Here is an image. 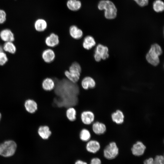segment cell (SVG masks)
<instances>
[{
    "instance_id": "24",
    "label": "cell",
    "mask_w": 164,
    "mask_h": 164,
    "mask_svg": "<svg viewBox=\"0 0 164 164\" xmlns=\"http://www.w3.org/2000/svg\"><path fill=\"white\" fill-rule=\"evenodd\" d=\"M64 74L68 80L75 83L79 80L80 75V74L70 72L68 70L65 71Z\"/></svg>"
},
{
    "instance_id": "13",
    "label": "cell",
    "mask_w": 164,
    "mask_h": 164,
    "mask_svg": "<svg viewBox=\"0 0 164 164\" xmlns=\"http://www.w3.org/2000/svg\"><path fill=\"white\" fill-rule=\"evenodd\" d=\"M42 56L44 62L50 63L54 60L55 54L54 51L52 49H47L43 51Z\"/></svg>"
},
{
    "instance_id": "27",
    "label": "cell",
    "mask_w": 164,
    "mask_h": 164,
    "mask_svg": "<svg viewBox=\"0 0 164 164\" xmlns=\"http://www.w3.org/2000/svg\"><path fill=\"white\" fill-rule=\"evenodd\" d=\"M68 71L70 72L80 74L81 67L79 63L75 62L72 63Z\"/></svg>"
},
{
    "instance_id": "22",
    "label": "cell",
    "mask_w": 164,
    "mask_h": 164,
    "mask_svg": "<svg viewBox=\"0 0 164 164\" xmlns=\"http://www.w3.org/2000/svg\"><path fill=\"white\" fill-rule=\"evenodd\" d=\"M36 30L38 32H43L47 28V23L46 21L43 19L37 20L34 24Z\"/></svg>"
},
{
    "instance_id": "19",
    "label": "cell",
    "mask_w": 164,
    "mask_h": 164,
    "mask_svg": "<svg viewBox=\"0 0 164 164\" xmlns=\"http://www.w3.org/2000/svg\"><path fill=\"white\" fill-rule=\"evenodd\" d=\"M25 107L26 111L31 113L35 112L38 109L37 103L31 99L26 101Z\"/></svg>"
},
{
    "instance_id": "6",
    "label": "cell",
    "mask_w": 164,
    "mask_h": 164,
    "mask_svg": "<svg viewBox=\"0 0 164 164\" xmlns=\"http://www.w3.org/2000/svg\"><path fill=\"white\" fill-rule=\"evenodd\" d=\"M80 119L83 124L86 125H91L94 121V114L91 111H84L81 113Z\"/></svg>"
},
{
    "instance_id": "3",
    "label": "cell",
    "mask_w": 164,
    "mask_h": 164,
    "mask_svg": "<svg viewBox=\"0 0 164 164\" xmlns=\"http://www.w3.org/2000/svg\"><path fill=\"white\" fill-rule=\"evenodd\" d=\"M17 148L15 142L12 140H8L0 144V155L9 157L15 153Z\"/></svg>"
},
{
    "instance_id": "16",
    "label": "cell",
    "mask_w": 164,
    "mask_h": 164,
    "mask_svg": "<svg viewBox=\"0 0 164 164\" xmlns=\"http://www.w3.org/2000/svg\"><path fill=\"white\" fill-rule=\"evenodd\" d=\"M96 44L94 37L91 36H86L83 41L82 45L84 48L87 50L91 49Z\"/></svg>"
},
{
    "instance_id": "2",
    "label": "cell",
    "mask_w": 164,
    "mask_h": 164,
    "mask_svg": "<svg viewBox=\"0 0 164 164\" xmlns=\"http://www.w3.org/2000/svg\"><path fill=\"white\" fill-rule=\"evenodd\" d=\"M161 46L158 44H152L146 56L148 62L153 66H157L159 63V56L162 53Z\"/></svg>"
},
{
    "instance_id": "14",
    "label": "cell",
    "mask_w": 164,
    "mask_h": 164,
    "mask_svg": "<svg viewBox=\"0 0 164 164\" xmlns=\"http://www.w3.org/2000/svg\"><path fill=\"white\" fill-rule=\"evenodd\" d=\"M1 39L5 42H13L15 38L14 34L10 30L5 29L2 30L0 32Z\"/></svg>"
},
{
    "instance_id": "28",
    "label": "cell",
    "mask_w": 164,
    "mask_h": 164,
    "mask_svg": "<svg viewBox=\"0 0 164 164\" xmlns=\"http://www.w3.org/2000/svg\"><path fill=\"white\" fill-rule=\"evenodd\" d=\"M8 60L6 54L3 51L0 52V65L2 66L5 64Z\"/></svg>"
},
{
    "instance_id": "15",
    "label": "cell",
    "mask_w": 164,
    "mask_h": 164,
    "mask_svg": "<svg viewBox=\"0 0 164 164\" xmlns=\"http://www.w3.org/2000/svg\"><path fill=\"white\" fill-rule=\"evenodd\" d=\"M42 85L44 90L47 91H50L54 89L55 83L51 78L47 77L43 80Z\"/></svg>"
},
{
    "instance_id": "30",
    "label": "cell",
    "mask_w": 164,
    "mask_h": 164,
    "mask_svg": "<svg viewBox=\"0 0 164 164\" xmlns=\"http://www.w3.org/2000/svg\"><path fill=\"white\" fill-rule=\"evenodd\" d=\"M136 3L141 7H144L148 5L149 0H134Z\"/></svg>"
},
{
    "instance_id": "12",
    "label": "cell",
    "mask_w": 164,
    "mask_h": 164,
    "mask_svg": "<svg viewBox=\"0 0 164 164\" xmlns=\"http://www.w3.org/2000/svg\"><path fill=\"white\" fill-rule=\"evenodd\" d=\"M45 43L46 45L49 47H54L59 43V36L54 33H51L46 38Z\"/></svg>"
},
{
    "instance_id": "31",
    "label": "cell",
    "mask_w": 164,
    "mask_h": 164,
    "mask_svg": "<svg viewBox=\"0 0 164 164\" xmlns=\"http://www.w3.org/2000/svg\"><path fill=\"white\" fill-rule=\"evenodd\" d=\"M6 20V14L4 11L0 9V24L3 23Z\"/></svg>"
},
{
    "instance_id": "20",
    "label": "cell",
    "mask_w": 164,
    "mask_h": 164,
    "mask_svg": "<svg viewBox=\"0 0 164 164\" xmlns=\"http://www.w3.org/2000/svg\"><path fill=\"white\" fill-rule=\"evenodd\" d=\"M68 8L70 10L76 11L79 10L81 6V2L78 0H68L67 3Z\"/></svg>"
},
{
    "instance_id": "9",
    "label": "cell",
    "mask_w": 164,
    "mask_h": 164,
    "mask_svg": "<svg viewBox=\"0 0 164 164\" xmlns=\"http://www.w3.org/2000/svg\"><path fill=\"white\" fill-rule=\"evenodd\" d=\"M91 128L93 132L97 135L104 134L106 130L105 125L99 121L93 122L91 125Z\"/></svg>"
},
{
    "instance_id": "35",
    "label": "cell",
    "mask_w": 164,
    "mask_h": 164,
    "mask_svg": "<svg viewBox=\"0 0 164 164\" xmlns=\"http://www.w3.org/2000/svg\"><path fill=\"white\" fill-rule=\"evenodd\" d=\"M1 117H2V115L1 113H0V121L1 119Z\"/></svg>"
},
{
    "instance_id": "26",
    "label": "cell",
    "mask_w": 164,
    "mask_h": 164,
    "mask_svg": "<svg viewBox=\"0 0 164 164\" xmlns=\"http://www.w3.org/2000/svg\"><path fill=\"white\" fill-rule=\"evenodd\" d=\"M3 49L5 51L12 54L14 53L16 51V47L12 42H5Z\"/></svg>"
},
{
    "instance_id": "11",
    "label": "cell",
    "mask_w": 164,
    "mask_h": 164,
    "mask_svg": "<svg viewBox=\"0 0 164 164\" xmlns=\"http://www.w3.org/2000/svg\"><path fill=\"white\" fill-rule=\"evenodd\" d=\"M38 133L43 139L47 140L51 135L52 132L48 126L43 125L39 127L38 130Z\"/></svg>"
},
{
    "instance_id": "25",
    "label": "cell",
    "mask_w": 164,
    "mask_h": 164,
    "mask_svg": "<svg viewBox=\"0 0 164 164\" xmlns=\"http://www.w3.org/2000/svg\"><path fill=\"white\" fill-rule=\"evenodd\" d=\"M153 8L157 12H162L164 10V3L161 0H155L153 3Z\"/></svg>"
},
{
    "instance_id": "4",
    "label": "cell",
    "mask_w": 164,
    "mask_h": 164,
    "mask_svg": "<svg viewBox=\"0 0 164 164\" xmlns=\"http://www.w3.org/2000/svg\"><path fill=\"white\" fill-rule=\"evenodd\" d=\"M119 153V149L116 143L114 142H110L104 150V157L108 159H112L116 158Z\"/></svg>"
},
{
    "instance_id": "10",
    "label": "cell",
    "mask_w": 164,
    "mask_h": 164,
    "mask_svg": "<svg viewBox=\"0 0 164 164\" xmlns=\"http://www.w3.org/2000/svg\"><path fill=\"white\" fill-rule=\"evenodd\" d=\"M96 85V82L94 79L89 76L84 78L81 82L82 87L85 90L94 88Z\"/></svg>"
},
{
    "instance_id": "17",
    "label": "cell",
    "mask_w": 164,
    "mask_h": 164,
    "mask_svg": "<svg viewBox=\"0 0 164 164\" xmlns=\"http://www.w3.org/2000/svg\"><path fill=\"white\" fill-rule=\"evenodd\" d=\"M69 33L72 38L76 39H80L83 35L82 30L75 25H73L70 27L69 29Z\"/></svg>"
},
{
    "instance_id": "5",
    "label": "cell",
    "mask_w": 164,
    "mask_h": 164,
    "mask_svg": "<svg viewBox=\"0 0 164 164\" xmlns=\"http://www.w3.org/2000/svg\"><path fill=\"white\" fill-rule=\"evenodd\" d=\"M108 49L107 47L101 44L97 46L95 48L94 58L97 62L100 61L101 59L105 60L109 57Z\"/></svg>"
},
{
    "instance_id": "21",
    "label": "cell",
    "mask_w": 164,
    "mask_h": 164,
    "mask_svg": "<svg viewBox=\"0 0 164 164\" xmlns=\"http://www.w3.org/2000/svg\"><path fill=\"white\" fill-rule=\"evenodd\" d=\"M79 137L81 141L86 142L91 139V133L88 129L82 128L80 132Z\"/></svg>"
},
{
    "instance_id": "7",
    "label": "cell",
    "mask_w": 164,
    "mask_h": 164,
    "mask_svg": "<svg viewBox=\"0 0 164 164\" xmlns=\"http://www.w3.org/2000/svg\"><path fill=\"white\" fill-rule=\"evenodd\" d=\"M101 145L98 141L95 140L91 139L86 142L85 149L88 152L95 153L100 149Z\"/></svg>"
},
{
    "instance_id": "32",
    "label": "cell",
    "mask_w": 164,
    "mask_h": 164,
    "mask_svg": "<svg viewBox=\"0 0 164 164\" xmlns=\"http://www.w3.org/2000/svg\"><path fill=\"white\" fill-rule=\"evenodd\" d=\"M101 160L99 158H93L91 160L90 164H101Z\"/></svg>"
},
{
    "instance_id": "18",
    "label": "cell",
    "mask_w": 164,
    "mask_h": 164,
    "mask_svg": "<svg viewBox=\"0 0 164 164\" xmlns=\"http://www.w3.org/2000/svg\"><path fill=\"white\" fill-rule=\"evenodd\" d=\"M111 118L112 121L117 124H122L124 121V114L119 110H118L112 113Z\"/></svg>"
},
{
    "instance_id": "8",
    "label": "cell",
    "mask_w": 164,
    "mask_h": 164,
    "mask_svg": "<svg viewBox=\"0 0 164 164\" xmlns=\"http://www.w3.org/2000/svg\"><path fill=\"white\" fill-rule=\"evenodd\" d=\"M146 147L141 142H137L132 146L131 150L133 155L135 156H140L144 153Z\"/></svg>"
},
{
    "instance_id": "29",
    "label": "cell",
    "mask_w": 164,
    "mask_h": 164,
    "mask_svg": "<svg viewBox=\"0 0 164 164\" xmlns=\"http://www.w3.org/2000/svg\"><path fill=\"white\" fill-rule=\"evenodd\" d=\"M155 164H164V158L162 155H157L154 159Z\"/></svg>"
},
{
    "instance_id": "34",
    "label": "cell",
    "mask_w": 164,
    "mask_h": 164,
    "mask_svg": "<svg viewBox=\"0 0 164 164\" xmlns=\"http://www.w3.org/2000/svg\"><path fill=\"white\" fill-rule=\"evenodd\" d=\"M74 164H88L86 162L81 160H77L75 162Z\"/></svg>"
},
{
    "instance_id": "23",
    "label": "cell",
    "mask_w": 164,
    "mask_h": 164,
    "mask_svg": "<svg viewBox=\"0 0 164 164\" xmlns=\"http://www.w3.org/2000/svg\"><path fill=\"white\" fill-rule=\"evenodd\" d=\"M77 112L75 108L70 107L67 109L66 115L67 119L70 121H73L76 119Z\"/></svg>"
},
{
    "instance_id": "33",
    "label": "cell",
    "mask_w": 164,
    "mask_h": 164,
    "mask_svg": "<svg viewBox=\"0 0 164 164\" xmlns=\"http://www.w3.org/2000/svg\"><path fill=\"white\" fill-rule=\"evenodd\" d=\"M144 164H155L154 159L151 157L145 159L144 161Z\"/></svg>"
},
{
    "instance_id": "1",
    "label": "cell",
    "mask_w": 164,
    "mask_h": 164,
    "mask_svg": "<svg viewBox=\"0 0 164 164\" xmlns=\"http://www.w3.org/2000/svg\"><path fill=\"white\" fill-rule=\"evenodd\" d=\"M98 8L100 10H104V16L108 19H115L117 15V8L111 1L109 0H102L98 5Z\"/></svg>"
}]
</instances>
